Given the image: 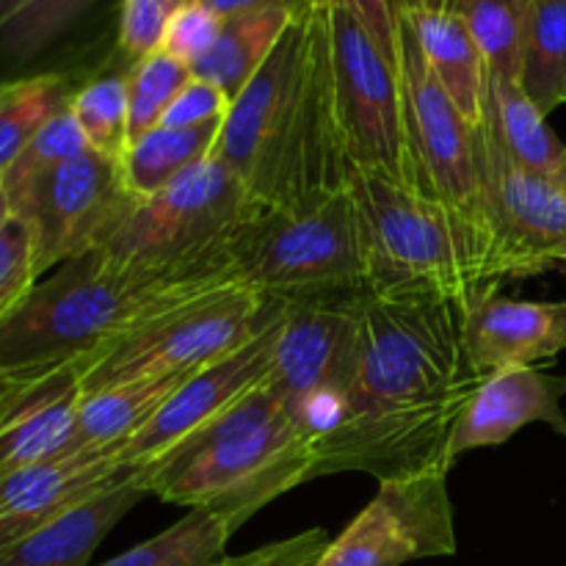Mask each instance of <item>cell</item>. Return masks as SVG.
<instances>
[{"label": "cell", "mask_w": 566, "mask_h": 566, "mask_svg": "<svg viewBox=\"0 0 566 566\" xmlns=\"http://www.w3.org/2000/svg\"><path fill=\"white\" fill-rule=\"evenodd\" d=\"M462 304L426 293H365L357 370L343 423L318 442L315 479L376 481L451 470L448 446L484 376L464 343Z\"/></svg>", "instance_id": "6da1fadb"}, {"label": "cell", "mask_w": 566, "mask_h": 566, "mask_svg": "<svg viewBox=\"0 0 566 566\" xmlns=\"http://www.w3.org/2000/svg\"><path fill=\"white\" fill-rule=\"evenodd\" d=\"M329 0L298 11L230 103L213 155L263 210H298L348 186L335 114Z\"/></svg>", "instance_id": "7a4b0ae2"}, {"label": "cell", "mask_w": 566, "mask_h": 566, "mask_svg": "<svg viewBox=\"0 0 566 566\" xmlns=\"http://www.w3.org/2000/svg\"><path fill=\"white\" fill-rule=\"evenodd\" d=\"M224 282L235 276L166 274L92 249L39 280L0 326V379L86 368L149 318Z\"/></svg>", "instance_id": "3957f363"}, {"label": "cell", "mask_w": 566, "mask_h": 566, "mask_svg": "<svg viewBox=\"0 0 566 566\" xmlns=\"http://www.w3.org/2000/svg\"><path fill=\"white\" fill-rule=\"evenodd\" d=\"M313 479L315 440L265 381L188 446L144 470L149 495L216 514L232 531Z\"/></svg>", "instance_id": "277c9868"}, {"label": "cell", "mask_w": 566, "mask_h": 566, "mask_svg": "<svg viewBox=\"0 0 566 566\" xmlns=\"http://www.w3.org/2000/svg\"><path fill=\"white\" fill-rule=\"evenodd\" d=\"M365 252V291L426 293L473 310L506 282L490 241L442 205L370 171H348Z\"/></svg>", "instance_id": "5b68a950"}, {"label": "cell", "mask_w": 566, "mask_h": 566, "mask_svg": "<svg viewBox=\"0 0 566 566\" xmlns=\"http://www.w3.org/2000/svg\"><path fill=\"white\" fill-rule=\"evenodd\" d=\"M260 205L216 155L136 199L97 249L166 274H232L230 249Z\"/></svg>", "instance_id": "8992f818"}, {"label": "cell", "mask_w": 566, "mask_h": 566, "mask_svg": "<svg viewBox=\"0 0 566 566\" xmlns=\"http://www.w3.org/2000/svg\"><path fill=\"white\" fill-rule=\"evenodd\" d=\"M285 298L265 296L243 282H224L155 315L81 368L83 390L127 379L193 374L252 343L282 321Z\"/></svg>", "instance_id": "52a82bcc"}, {"label": "cell", "mask_w": 566, "mask_h": 566, "mask_svg": "<svg viewBox=\"0 0 566 566\" xmlns=\"http://www.w3.org/2000/svg\"><path fill=\"white\" fill-rule=\"evenodd\" d=\"M235 280L265 296L365 291L359 213L348 186L298 210H260L230 249Z\"/></svg>", "instance_id": "ba28073f"}, {"label": "cell", "mask_w": 566, "mask_h": 566, "mask_svg": "<svg viewBox=\"0 0 566 566\" xmlns=\"http://www.w3.org/2000/svg\"><path fill=\"white\" fill-rule=\"evenodd\" d=\"M365 293L313 291L285 296L280 335L265 385L291 407L315 440V451L346 415L357 370Z\"/></svg>", "instance_id": "9c48e42d"}, {"label": "cell", "mask_w": 566, "mask_h": 566, "mask_svg": "<svg viewBox=\"0 0 566 566\" xmlns=\"http://www.w3.org/2000/svg\"><path fill=\"white\" fill-rule=\"evenodd\" d=\"M332 81L343 153L352 169L415 191L401 70L376 48L357 17L329 0Z\"/></svg>", "instance_id": "30bf717a"}, {"label": "cell", "mask_w": 566, "mask_h": 566, "mask_svg": "<svg viewBox=\"0 0 566 566\" xmlns=\"http://www.w3.org/2000/svg\"><path fill=\"white\" fill-rule=\"evenodd\" d=\"M398 70H401L403 116H407L415 191L431 202L442 205L470 232L495 247V238L486 224L484 205H481L473 127L462 119L446 88L431 75L409 14L401 28Z\"/></svg>", "instance_id": "8fae6325"}, {"label": "cell", "mask_w": 566, "mask_h": 566, "mask_svg": "<svg viewBox=\"0 0 566 566\" xmlns=\"http://www.w3.org/2000/svg\"><path fill=\"white\" fill-rule=\"evenodd\" d=\"M136 199L122 166L92 149L9 193L11 216L31 232L39 280L97 249Z\"/></svg>", "instance_id": "7c38bea8"}, {"label": "cell", "mask_w": 566, "mask_h": 566, "mask_svg": "<svg viewBox=\"0 0 566 566\" xmlns=\"http://www.w3.org/2000/svg\"><path fill=\"white\" fill-rule=\"evenodd\" d=\"M481 205L506 280L556 269L566 247V186L509 158L484 125L473 127Z\"/></svg>", "instance_id": "4fadbf2b"}, {"label": "cell", "mask_w": 566, "mask_h": 566, "mask_svg": "<svg viewBox=\"0 0 566 566\" xmlns=\"http://www.w3.org/2000/svg\"><path fill=\"white\" fill-rule=\"evenodd\" d=\"M451 470L381 481L374 501L329 542L315 566H403L457 553Z\"/></svg>", "instance_id": "5bb4252c"}, {"label": "cell", "mask_w": 566, "mask_h": 566, "mask_svg": "<svg viewBox=\"0 0 566 566\" xmlns=\"http://www.w3.org/2000/svg\"><path fill=\"white\" fill-rule=\"evenodd\" d=\"M280 324L282 321H276L271 329L254 337L252 343L188 376L171 392L169 401L158 409V415L138 434H133L125 446L116 448L119 462L125 468L138 470L155 468L166 457L188 446L193 437L202 434L208 426L224 418L243 398L252 396L269 379Z\"/></svg>", "instance_id": "9a60e30c"}, {"label": "cell", "mask_w": 566, "mask_h": 566, "mask_svg": "<svg viewBox=\"0 0 566 566\" xmlns=\"http://www.w3.org/2000/svg\"><path fill=\"white\" fill-rule=\"evenodd\" d=\"M566 376L545 374L539 368H503L486 376L459 418L448 446L457 462L475 448H495L512 440L531 423H545L566 440Z\"/></svg>", "instance_id": "2e32d148"}, {"label": "cell", "mask_w": 566, "mask_h": 566, "mask_svg": "<svg viewBox=\"0 0 566 566\" xmlns=\"http://www.w3.org/2000/svg\"><path fill=\"white\" fill-rule=\"evenodd\" d=\"M81 396V365L20 379L0 415V479L72 453Z\"/></svg>", "instance_id": "e0dca14e"}, {"label": "cell", "mask_w": 566, "mask_h": 566, "mask_svg": "<svg viewBox=\"0 0 566 566\" xmlns=\"http://www.w3.org/2000/svg\"><path fill=\"white\" fill-rule=\"evenodd\" d=\"M130 470L119 462L116 451H72L6 475L0 479V547L125 479Z\"/></svg>", "instance_id": "ac0fdd59"}, {"label": "cell", "mask_w": 566, "mask_h": 566, "mask_svg": "<svg viewBox=\"0 0 566 566\" xmlns=\"http://www.w3.org/2000/svg\"><path fill=\"white\" fill-rule=\"evenodd\" d=\"M464 343L484 379L503 368L556 359L566 348V302H523L497 293L468 310Z\"/></svg>", "instance_id": "d6986e66"}, {"label": "cell", "mask_w": 566, "mask_h": 566, "mask_svg": "<svg viewBox=\"0 0 566 566\" xmlns=\"http://www.w3.org/2000/svg\"><path fill=\"white\" fill-rule=\"evenodd\" d=\"M147 495L144 470L133 468L125 479L83 497L22 539L0 547V566H88L114 525Z\"/></svg>", "instance_id": "ffe728a7"}, {"label": "cell", "mask_w": 566, "mask_h": 566, "mask_svg": "<svg viewBox=\"0 0 566 566\" xmlns=\"http://www.w3.org/2000/svg\"><path fill=\"white\" fill-rule=\"evenodd\" d=\"M409 22L415 28L423 59L431 75L440 81L451 103L470 127L484 122V94L490 66L468 25L453 9H426L409 6Z\"/></svg>", "instance_id": "44dd1931"}, {"label": "cell", "mask_w": 566, "mask_h": 566, "mask_svg": "<svg viewBox=\"0 0 566 566\" xmlns=\"http://www.w3.org/2000/svg\"><path fill=\"white\" fill-rule=\"evenodd\" d=\"M197 374V370H193ZM191 374L127 379L83 390L72 451H116L144 429Z\"/></svg>", "instance_id": "7402d4cb"}, {"label": "cell", "mask_w": 566, "mask_h": 566, "mask_svg": "<svg viewBox=\"0 0 566 566\" xmlns=\"http://www.w3.org/2000/svg\"><path fill=\"white\" fill-rule=\"evenodd\" d=\"M481 125L509 158L566 186V144L558 142L547 116L531 103L520 83L490 75Z\"/></svg>", "instance_id": "603a6c76"}, {"label": "cell", "mask_w": 566, "mask_h": 566, "mask_svg": "<svg viewBox=\"0 0 566 566\" xmlns=\"http://www.w3.org/2000/svg\"><path fill=\"white\" fill-rule=\"evenodd\" d=\"M296 14L298 11L291 9H263L227 17L213 50L191 66V75L213 83L232 103L263 66Z\"/></svg>", "instance_id": "cb8c5ba5"}, {"label": "cell", "mask_w": 566, "mask_h": 566, "mask_svg": "<svg viewBox=\"0 0 566 566\" xmlns=\"http://www.w3.org/2000/svg\"><path fill=\"white\" fill-rule=\"evenodd\" d=\"M221 125H224V119L202 127H186V130L155 127V130L144 133L127 147L119 164L127 188L138 199H149L164 191L182 171L213 155L221 136Z\"/></svg>", "instance_id": "d4e9b609"}, {"label": "cell", "mask_w": 566, "mask_h": 566, "mask_svg": "<svg viewBox=\"0 0 566 566\" xmlns=\"http://www.w3.org/2000/svg\"><path fill=\"white\" fill-rule=\"evenodd\" d=\"M520 88L545 116L566 103V0H531Z\"/></svg>", "instance_id": "484cf974"}, {"label": "cell", "mask_w": 566, "mask_h": 566, "mask_svg": "<svg viewBox=\"0 0 566 566\" xmlns=\"http://www.w3.org/2000/svg\"><path fill=\"white\" fill-rule=\"evenodd\" d=\"M232 534L235 531L227 520L188 509V514L153 539L99 566H224Z\"/></svg>", "instance_id": "4316f807"}, {"label": "cell", "mask_w": 566, "mask_h": 566, "mask_svg": "<svg viewBox=\"0 0 566 566\" xmlns=\"http://www.w3.org/2000/svg\"><path fill=\"white\" fill-rule=\"evenodd\" d=\"M72 94L75 88L61 72H42L0 83V177L36 136L39 127L70 105Z\"/></svg>", "instance_id": "83f0119b"}, {"label": "cell", "mask_w": 566, "mask_h": 566, "mask_svg": "<svg viewBox=\"0 0 566 566\" xmlns=\"http://www.w3.org/2000/svg\"><path fill=\"white\" fill-rule=\"evenodd\" d=\"M451 9L484 53L490 75L520 83L531 0H453Z\"/></svg>", "instance_id": "f1b7e54d"}, {"label": "cell", "mask_w": 566, "mask_h": 566, "mask_svg": "<svg viewBox=\"0 0 566 566\" xmlns=\"http://www.w3.org/2000/svg\"><path fill=\"white\" fill-rule=\"evenodd\" d=\"M70 111L88 149L122 164L130 147V97L127 75H103L75 88Z\"/></svg>", "instance_id": "f546056e"}, {"label": "cell", "mask_w": 566, "mask_h": 566, "mask_svg": "<svg viewBox=\"0 0 566 566\" xmlns=\"http://www.w3.org/2000/svg\"><path fill=\"white\" fill-rule=\"evenodd\" d=\"M97 0H0V55L25 61L64 36Z\"/></svg>", "instance_id": "4dcf8cb0"}, {"label": "cell", "mask_w": 566, "mask_h": 566, "mask_svg": "<svg viewBox=\"0 0 566 566\" xmlns=\"http://www.w3.org/2000/svg\"><path fill=\"white\" fill-rule=\"evenodd\" d=\"M191 66L177 61L175 55H147L127 72V97H130V144L144 133L160 127V119L175 103L177 94L191 81Z\"/></svg>", "instance_id": "1f68e13d"}, {"label": "cell", "mask_w": 566, "mask_h": 566, "mask_svg": "<svg viewBox=\"0 0 566 566\" xmlns=\"http://www.w3.org/2000/svg\"><path fill=\"white\" fill-rule=\"evenodd\" d=\"M88 153V144L83 138L81 127H77L75 116H72L70 105L61 108L59 114L50 116L42 127H39L36 136L25 144L20 155H17L14 164L9 166L0 182H3L6 193L20 191L22 186L33 182L36 177L48 175L55 166L66 164V160L77 158V155Z\"/></svg>", "instance_id": "d6a6232c"}, {"label": "cell", "mask_w": 566, "mask_h": 566, "mask_svg": "<svg viewBox=\"0 0 566 566\" xmlns=\"http://www.w3.org/2000/svg\"><path fill=\"white\" fill-rule=\"evenodd\" d=\"M186 3L188 0H122L116 44L130 66L164 48L166 28Z\"/></svg>", "instance_id": "836d02e7"}, {"label": "cell", "mask_w": 566, "mask_h": 566, "mask_svg": "<svg viewBox=\"0 0 566 566\" xmlns=\"http://www.w3.org/2000/svg\"><path fill=\"white\" fill-rule=\"evenodd\" d=\"M39 282L33 241L28 227L11 216L9 224L0 230V326L22 304Z\"/></svg>", "instance_id": "e575fe53"}, {"label": "cell", "mask_w": 566, "mask_h": 566, "mask_svg": "<svg viewBox=\"0 0 566 566\" xmlns=\"http://www.w3.org/2000/svg\"><path fill=\"white\" fill-rule=\"evenodd\" d=\"M221 25H224V17L216 14L210 6H205L202 0H188V3L171 17L169 28H166L164 48L160 50L175 55L182 64L193 66L213 50L216 39H219L221 33Z\"/></svg>", "instance_id": "d590c367"}, {"label": "cell", "mask_w": 566, "mask_h": 566, "mask_svg": "<svg viewBox=\"0 0 566 566\" xmlns=\"http://www.w3.org/2000/svg\"><path fill=\"white\" fill-rule=\"evenodd\" d=\"M337 3L357 17L359 25L376 42V48L398 66V61H401V28L412 0H337Z\"/></svg>", "instance_id": "8d00e7d4"}, {"label": "cell", "mask_w": 566, "mask_h": 566, "mask_svg": "<svg viewBox=\"0 0 566 566\" xmlns=\"http://www.w3.org/2000/svg\"><path fill=\"white\" fill-rule=\"evenodd\" d=\"M227 111H230V99H227L224 92H219L213 83L191 77L164 114L160 127H169V130L202 127L210 125V122L224 119Z\"/></svg>", "instance_id": "74e56055"}, {"label": "cell", "mask_w": 566, "mask_h": 566, "mask_svg": "<svg viewBox=\"0 0 566 566\" xmlns=\"http://www.w3.org/2000/svg\"><path fill=\"white\" fill-rule=\"evenodd\" d=\"M329 542L324 528H310L291 539L271 542L258 551L243 553V556H227L224 566H315Z\"/></svg>", "instance_id": "f35d334b"}, {"label": "cell", "mask_w": 566, "mask_h": 566, "mask_svg": "<svg viewBox=\"0 0 566 566\" xmlns=\"http://www.w3.org/2000/svg\"><path fill=\"white\" fill-rule=\"evenodd\" d=\"M205 6L216 11L219 17H235L247 14V11H263V9H291V11H304L310 9L318 0H202Z\"/></svg>", "instance_id": "ab89813d"}, {"label": "cell", "mask_w": 566, "mask_h": 566, "mask_svg": "<svg viewBox=\"0 0 566 566\" xmlns=\"http://www.w3.org/2000/svg\"><path fill=\"white\" fill-rule=\"evenodd\" d=\"M17 385H20V379H3L0 381V415H3V409L9 407L11 396H14Z\"/></svg>", "instance_id": "60d3db41"}, {"label": "cell", "mask_w": 566, "mask_h": 566, "mask_svg": "<svg viewBox=\"0 0 566 566\" xmlns=\"http://www.w3.org/2000/svg\"><path fill=\"white\" fill-rule=\"evenodd\" d=\"M9 219H11V202H9V193H6L3 182H0V230L9 224Z\"/></svg>", "instance_id": "b9f144b4"}, {"label": "cell", "mask_w": 566, "mask_h": 566, "mask_svg": "<svg viewBox=\"0 0 566 566\" xmlns=\"http://www.w3.org/2000/svg\"><path fill=\"white\" fill-rule=\"evenodd\" d=\"M453 0H415L412 6H426V9H451Z\"/></svg>", "instance_id": "7bdbcfd3"}, {"label": "cell", "mask_w": 566, "mask_h": 566, "mask_svg": "<svg viewBox=\"0 0 566 566\" xmlns=\"http://www.w3.org/2000/svg\"><path fill=\"white\" fill-rule=\"evenodd\" d=\"M558 265H562V269L566 271V247H564V252H562V260H558Z\"/></svg>", "instance_id": "ee69618b"}, {"label": "cell", "mask_w": 566, "mask_h": 566, "mask_svg": "<svg viewBox=\"0 0 566 566\" xmlns=\"http://www.w3.org/2000/svg\"><path fill=\"white\" fill-rule=\"evenodd\" d=\"M412 3H415V0H412Z\"/></svg>", "instance_id": "f6af8a7d"}, {"label": "cell", "mask_w": 566, "mask_h": 566, "mask_svg": "<svg viewBox=\"0 0 566 566\" xmlns=\"http://www.w3.org/2000/svg\"><path fill=\"white\" fill-rule=\"evenodd\" d=\"M0 381H3V379H0Z\"/></svg>", "instance_id": "bcb514c9"}]
</instances>
